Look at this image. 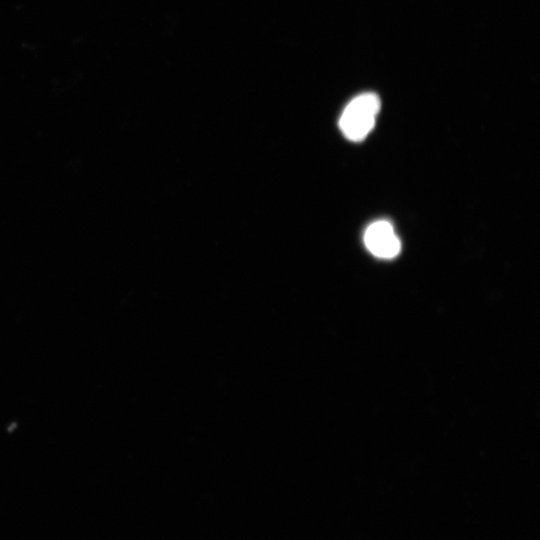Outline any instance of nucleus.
Instances as JSON below:
<instances>
[{
    "mask_svg": "<svg viewBox=\"0 0 540 540\" xmlns=\"http://www.w3.org/2000/svg\"><path fill=\"white\" fill-rule=\"evenodd\" d=\"M380 110V100L373 93H364L352 99L343 110L339 127L351 141L363 140L373 129Z\"/></svg>",
    "mask_w": 540,
    "mask_h": 540,
    "instance_id": "obj_1",
    "label": "nucleus"
},
{
    "mask_svg": "<svg viewBox=\"0 0 540 540\" xmlns=\"http://www.w3.org/2000/svg\"><path fill=\"white\" fill-rule=\"evenodd\" d=\"M364 243L371 254L382 259L394 258L401 250V242L387 220L371 223L365 230Z\"/></svg>",
    "mask_w": 540,
    "mask_h": 540,
    "instance_id": "obj_2",
    "label": "nucleus"
}]
</instances>
